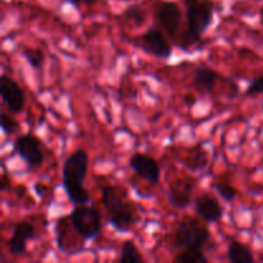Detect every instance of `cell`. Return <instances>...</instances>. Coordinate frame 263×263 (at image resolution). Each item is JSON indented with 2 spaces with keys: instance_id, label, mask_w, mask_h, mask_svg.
I'll use <instances>...</instances> for the list:
<instances>
[{
  "instance_id": "cell-1",
  "label": "cell",
  "mask_w": 263,
  "mask_h": 263,
  "mask_svg": "<svg viewBox=\"0 0 263 263\" xmlns=\"http://www.w3.org/2000/svg\"><path fill=\"white\" fill-rule=\"evenodd\" d=\"M89 167V156L84 149H77L69 154L62 168V184L69 202L74 205L87 204L90 194L84 186V180Z\"/></svg>"
},
{
  "instance_id": "cell-2",
  "label": "cell",
  "mask_w": 263,
  "mask_h": 263,
  "mask_svg": "<svg viewBox=\"0 0 263 263\" xmlns=\"http://www.w3.org/2000/svg\"><path fill=\"white\" fill-rule=\"evenodd\" d=\"M102 203L115 230L120 233L130 230L135 223L138 212L125 189L116 185H105L102 189Z\"/></svg>"
},
{
  "instance_id": "cell-3",
  "label": "cell",
  "mask_w": 263,
  "mask_h": 263,
  "mask_svg": "<svg viewBox=\"0 0 263 263\" xmlns=\"http://www.w3.org/2000/svg\"><path fill=\"white\" fill-rule=\"evenodd\" d=\"M186 5L187 30L182 35L181 48L194 45L200 40L213 21L215 3L212 0H182Z\"/></svg>"
},
{
  "instance_id": "cell-4",
  "label": "cell",
  "mask_w": 263,
  "mask_h": 263,
  "mask_svg": "<svg viewBox=\"0 0 263 263\" xmlns=\"http://www.w3.org/2000/svg\"><path fill=\"white\" fill-rule=\"evenodd\" d=\"M69 218L73 230L84 240H92L100 235L102 215L98 208L87 204L74 205Z\"/></svg>"
},
{
  "instance_id": "cell-5",
  "label": "cell",
  "mask_w": 263,
  "mask_h": 263,
  "mask_svg": "<svg viewBox=\"0 0 263 263\" xmlns=\"http://www.w3.org/2000/svg\"><path fill=\"white\" fill-rule=\"evenodd\" d=\"M210 239L211 234L207 226L193 217L184 218L175 233V243L182 249H202Z\"/></svg>"
},
{
  "instance_id": "cell-6",
  "label": "cell",
  "mask_w": 263,
  "mask_h": 263,
  "mask_svg": "<svg viewBox=\"0 0 263 263\" xmlns=\"http://www.w3.org/2000/svg\"><path fill=\"white\" fill-rule=\"evenodd\" d=\"M154 20L170 37L175 39L181 25L182 10L177 3L171 0H158L154 4Z\"/></svg>"
},
{
  "instance_id": "cell-7",
  "label": "cell",
  "mask_w": 263,
  "mask_h": 263,
  "mask_svg": "<svg viewBox=\"0 0 263 263\" xmlns=\"http://www.w3.org/2000/svg\"><path fill=\"white\" fill-rule=\"evenodd\" d=\"M136 45L143 49L146 54L156 58L168 61L172 55V46L168 39L158 28H149L148 31L139 36Z\"/></svg>"
},
{
  "instance_id": "cell-8",
  "label": "cell",
  "mask_w": 263,
  "mask_h": 263,
  "mask_svg": "<svg viewBox=\"0 0 263 263\" xmlns=\"http://www.w3.org/2000/svg\"><path fill=\"white\" fill-rule=\"evenodd\" d=\"M14 153L27 163L28 168L35 170L44 162L41 141L32 134H25L14 141Z\"/></svg>"
},
{
  "instance_id": "cell-9",
  "label": "cell",
  "mask_w": 263,
  "mask_h": 263,
  "mask_svg": "<svg viewBox=\"0 0 263 263\" xmlns=\"http://www.w3.org/2000/svg\"><path fill=\"white\" fill-rule=\"evenodd\" d=\"M128 163H130L131 170L141 179L152 185L158 184L161 179V167L153 157L144 153H135L130 157Z\"/></svg>"
},
{
  "instance_id": "cell-10",
  "label": "cell",
  "mask_w": 263,
  "mask_h": 263,
  "mask_svg": "<svg viewBox=\"0 0 263 263\" xmlns=\"http://www.w3.org/2000/svg\"><path fill=\"white\" fill-rule=\"evenodd\" d=\"M0 92H2L3 102L5 103L10 113L22 112L26 104L25 92L12 77L3 74L2 84H0Z\"/></svg>"
},
{
  "instance_id": "cell-11",
  "label": "cell",
  "mask_w": 263,
  "mask_h": 263,
  "mask_svg": "<svg viewBox=\"0 0 263 263\" xmlns=\"http://www.w3.org/2000/svg\"><path fill=\"white\" fill-rule=\"evenodd\" d=\"M195 182L193 179H179L172 182L168 187V202L177 210H185L193 199V190Z\"/></svg>"
},
{
  "instance_id": "cell-12",
  "label": "cell",
  "mask_w": 263,
  "mask_h": 263,
  "mask_svg": "<svg viewBox=\"0 0 263 263\" xmlns=\"http://www.w3.org/2000/svg\"><path fill=\"white\" fill-rule=\"evenodd\" d=\"M35 236V226L30 222H18L14 226L12 238L8 241V248L12 256L25 254L27 251V241Z\"/></svg>"
},
{
  "instance_id": "cell-13",
  "label": "cell",
  "mask_w": 263,
  "mask_h": 263,
  "mask_svg": "<svg viewBox=\"0 0 263 263\" xmlns=\"http://www.w3.org/2000/svg\"><path fill=\"white\" fill-rule=\"evenodd\" d=\"M195 212L205 222H218L223 216V208L216 198L210 194H202L195 198Z\"/></svg>"
},
{
  "instance_id": "cell-14",
  "label": "cell",
  "mask_w": 263,
  "mask_h": 263,
  "mask_svg": "<svg viewBox=\"0 0 263 263\" xmlns=\"http://www.w3.org/2000/svg\"><path fill=\"white\" fill-rule=\"evenodd\" d=\"M218 79V73L211 67L202 66L197 68L194 77H193V85L198 91L211 92L215 87L216 81Z\"/></svg>"
},
{
  "instance_id": "cell-15",
  "label": "cell",
  "mask_w": 263,
  "mask_h": 263,
  "mask_svg": "<svg viewBox=\"0 0 263 263\" xmlns=\"http://www.w3.org/2000/svg\"><path fill=\"white\" fill-rule=\"evenodd\" d=\"M228 259L233 263H252L254 257L251 249L239 241H231L228 248Z\"/></svg>"
},
{
  "instance_id": "cell-16",
  "label": "cell",
  "mask_w": 263,
  "mask_h": 263,
  "mask_svg": "<svg viewBox=\"0 0 263 263\" xmlns=\"http://www.w3.org/2000/svg\"><path fill=\"white\" fill-rule=\"evenodd\" d=\"M184 164L186 168L192 170V171H202L208 164L207 152L202 146H194V148L187 152Z\"/></svg>"
},
{
  "instance_id": "cell-17",
  "label": "cell",
  "mask_w": 263,
  "mask_h": 263,
  "mask_svg": "<svg viewBox=\"0 0 263 263\" xmlns=\"http://www.w3.org/2000/svg\"><path fill=\"white\" fill-rule=\"evenodd\" d=\"M120 262H133V263H139L143 262L144 258L143 256L139 252L138 247L135 246V243L131 240L125 241L122 244V248H121V254H120Z\"/></svg>"
},
{
  "instance_id": "cell-18",
  "label": "cell",
  "mask_w": 263,
  "mask_h": 263,
  "mask_svg": "<svg viewBox=\"0 0 263 263\" xmlns=\"http://www.w3.org/2000/svg\"><path fill=\"white\" fill-rule=\"evenodd\" d=\"M175 262L179 263H207L208 258L202 249H184L175 257Z\"/></svg>"
},
{
  "instance_id": "cell-19",
  "label": "cell",
  "mask_w": 263,
  "mask_h": 263,
  "mask_svg": "<svg viewBox=\"0 0 263 263\" xmlns=\"http://www.w3.org/2000/svg\"><path fill=\"white\" fill-rule=\"evenodd\" d=\"M146 13L140 5L134 4V5H128L127 8L123 12V18L128 22L133 23L134 26H141L146 20Z\"/></svg>"
},
{
  "instance_id": "cell-20",
  "label": "cell",
  "mask_w": 263,
  "mask_h": 263,
  "mask_svg": "<svg viewBox=\"0 0 263 263\" xmlns=\"http://www.w3.org/2000/svg\"><path fill=\"white\" fill-rule=\"evenodd\" d=\"M22 55L28 62V64L35 69L43 67L44 61H45V54L40 48H25L22 50Z\"/></svg>"
},
{
  "instance_id": "cell-21",
  "label": "cell",
  "mask_w": 263,
  "mask_h": 263,
  "mask_svg": "<svg viewBox=\"0 0 263 263\" xmlns=\"http://www.w3.org/2000/svg\"><path fill=\"white\" fill-rule=\"evenodd\" d=\"M213 189L226 202H231L236 197V189L228 181H218L213 184Z\"/></svg>"
},
{
  "instance_id": "cell-22",
  "label": "cell",
  "mask_w": 263,
  "mask_h": 263,
  "mask_svg": "<svg viewBox=\"0 0 263 263\" xmlns=\"http://www.w3.org/2000/svg\"><path fill=\"white\" fill-rule=\"evenodd\" d=\"M20 128V122L15 120L14 117H12L10 115H8L7 112L2 113V130L5 134H13Z\"/></svg>"
},
{
  "instance_id": "cell-23",
  "label": "cell",
  "mask_w": 263,
  "mask_h": 263,
  "mask_svg": "<svg viewBox=\"0 0 263 263\" xmlns=\"http://www.w3.org/2000/svg\"><path fill=\"white\" fill-rule=\"evenodd\" d=\"M263 94V74L256 77L251 84L248 85L246 90L247 97H256V95Z\"/></svg>"
},
{
  "instance_id": "cell-24",
  "label": "cell",
  "mask_w": 263,
  "mask_h": 263,
  "mask_svg": "<svg viewBox=\"0 0 263 263\" xmlns=\"http://www.w3.org/2000/svg\"><path fill=\"white\" fill-rule=\"evenodd\" d=\"M64 2H68L71 3V4L73 5H80V4H86V5H91V4H95V2L97 0H64Z\"/></svg>"
},
{
  "instance_id": "cell-25",
  "label": "cell",
  "mask_w": 263,
  "mask_h": 263,
  "mask_svg": "<svg viewBox=\"0 0 263 263\" xmlns=\"http://www.w3.org/2000/svg\"><path fill=\"white\" fill-rule=\"evenodd\" d=\"M8 187H9V179H8L7 174L4 172V174H3V176H2V181H0V189H2L3 192H5Z\"/></svg>"
},
{
  "instance_id": "cell-26",
  "label": "cell",
  "mask_w": 263,
  "mask_h": 263,
  "mask_svg": "<svg viewBox=\"0 0 263 263\" xmlns=\"http://www.w3.org/2000/svg\"><path fill=\"white\" fill-rule=\"evenodd\" d=\"M184 102L186 103V104L189 105V107H192V105H194L195 103H197V98H195L194 95H192V94H187V95H185Z\"/></svg>"
},
{
  "instance_id": "cell-27",
  "label": "cell",
  "mask_w": 263,
  "mask_h": 263,
  "mask_svg": "<svg viewBox=\"0 0 263 263\" xmlns=\"http://www.w3.org/2000/svg\"><path fill=\"white\" fill-rule=\"evenodd\" d=\"M259 20H261V25L263 26V7L259 9Z\"/></svg>"
}]
</instances>
